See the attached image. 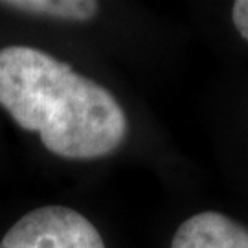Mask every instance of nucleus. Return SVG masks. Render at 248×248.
I'll return each mask as SVG.
<instances>
[{"label": "nucleus", "mask_w": 248, "mask_h": 248, "mask_svg": "<svg viewBox=\"0 0 248 248\" xmlns=\"http://www.w3.org/2000/svg\"><path fill=\"white\" fill-rule=\"evenodd\" d=\"M0 107L46 149L66 160H98L127 138L114 94L70 64L30 46L0 50Z\"/></svg>", "instance_id": "obj_1"}, {"label": "nucleus", "mask_w": 248, "mask_h": 248, "mask_svg": "<svg viewBox=\"0 0 248 248\" xmlns=\"http://www.w3.org/2000/svg\"><path fill=\"white\" fill-rule=\"evenodd\" d=\"M0 248H105L98 228L79 212L43 206L22 215L0 241Z\"/></svg>", "instance_id": "obj_2"}, {"label": "nucleus", "mask_w": 248, "mask_h": 248, "mask_svg": "<svg viewBox=\"0 0 248 248\" xmlns=\"http://www.w3.org/2000/svg\"><path fill=\"white\" fill-rule=\"evenodd\" d=\"M171 248H248V228L219 212H201L178 226Z\"/></svg>", "instance_id": "obj_3"}, {"label": "nucleus", "mask_w": 248, "mask_h": 248, "mask_svg": "<svg viewBox=\"0 0 248 248\" xmlns=\"http://www.w3.org/2000/svg\"><path fill=\"white\" fill-rule=\"evenodd\" d=\"M0 6L30 15L87 22L98 15L99 4L92 0H11L0 2Z\"/></svg>", "instance_id": "obj_4"}, {"label": "nucleus", "mask_w": 248, "mask_h": 248, "mask_svg": "<svg viewBox=\"0 0 248 248\" xmlns=\"http://www.w3.org/2000/svg\"><path fill=\"white\" fill-rule=\"evenodd\" d=\"M232 20L239 35L248 41V0H237L232 8Z\"/></svg>", "instance_id": "obj_5"}]
</instances>
